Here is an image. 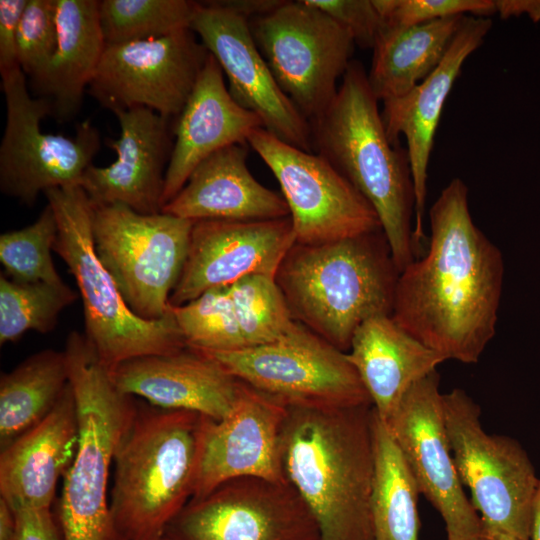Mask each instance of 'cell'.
<instances>
[{
  "instance_id": "cell-1",
  "label": "cell",
  "mask_w": 540,
  "mask_h": 540,
  "mask_svg": "<svg viewBox=\"0 0 540 540\" xmlns=\"http://www.w3.org/2000/svg\"><path fill=\"white\" fill-rule=\"evenodd\" d=\"M427 252L399 275L391 317L446 360L478 362L496 332L504 261L475 225L459 178L429 212Z\"/></svg>"
},
{
  "instance_id": "cell-2",
  "label": "cell",
  "mask_w": 540,
  "mask_h": 540,
  "mask_svg": "<svg viewBox=\"0 0 540 540\" xmlns=\"http://www.w3.org/2000/svg\"><path fill=\"white\" fill-rule=\"evenodd\" d=\"M372 411V404L288 407L284 474L312 512L320 540H374Z\"/></svg>"
},
{
  "instance_id": "cell-3",
  "label": "cell",
  "mask_w": 540,
  "mask_h": 540,
  "mask_svg": "<svg viewBox=\"0 0 540 540\" xmlns=\"http://www.w3.org/2000/svg\"><path fill=\"white\" fill-rule=\"evenodd\" d=\"M399 275L379 229L323 244L295 243L275 280L293 319L347 353L365 321L392 315Z\"/></svg>"
},
{
  "instance_id": "cell-4",
  "label": "cell",
  "mask_w": 540,
  "mask_h": 540,
  "mask_svg": "<svg viewBox=\"0 0 540 540\" xmlns=\"http://www.w3.org/2000/svg\"><path fill=\"white\" fill-rule=\"evenodd\" d=\"M363 65L353 60L328 108L311 122L313 147L375 210L401 272L417 258L415 192L406 149L389 140Z\"/></svg>"
},
{
  "instance_id": "cell-5",
  "label": "cell",
  "mask_w": 540,
  "mask_h": 540,
  "mask_svg": "<svg viewBox=\"0 0 540 540\" xmlns=\"http://www.w3.org/2000/svg\"><path fill=\"white\" fill-rule=\"evenodd\" d=\"M202 415L137 409L114 458L110 513L121 540H162L193 495Z\"/></svg>"
},
{
  "instance_id": "cell-6",
  "label": "cell",
  "mask_w": 540,
  "mask_h": 540,
  "mask_svg": "<svg viewBox=\"0 0 540 540\" xmlns=\"http://www.w3.org/2000/svg\"><path fill=\"white\" fill-rule=\"evenodd\" d=\"M77 412L75 455L58 508L62 540H121L108 503V479L118 447L137 412L114 384L84 334L71 332L64 349Z\"/></svg>"
},
{
  "instance_id": "cell-7",
  "label": "cell",
  "mask_w": 540,
  "mask_h": 540,
  "mask_svg": "<svg viewBox=\"0 0 540 540\" xmlns=\"http://www.w3.org/2000/svg\"><path fill=\"white\" fill-rule=\"evenodd\" d=\"M44 195L58 225L54 245L73 275L83 304L84 336L110 370L127 360L170 354L187 347L170 311L156 320L136 315L99 259L93 240V207L79 185Z\"/></svg>"
},
{
  "instance_id": "cell-8",
  "label": "cell",
  "mask_w": 540,
  "mask_h": 540,
  "mask_svg": "<svg viewBox=\"0 0 540 540\" xmlns=\"http://www.w3.org/2000/svg\"><path fill=\"white\" fill-rule=\"evenodd\" d=\"M452 456L483 531L530 540L539 484L533 464L518 441L485 432L480 407L462 389L442 396Z\"/></svg>"
},
{
  "instance_id": "cell-9",
  "label": "cell",
  "mask_w": 540,
  "mask_h": 540,
  "mask_svg": "<svg viewBox=\"0 0 540 540\" xmlns=\"http://www.w3.org/2000/svg\"><path fill=\"white\" fill-rule=\"evenodd\" d=\"M92 207L96 253L129 308L147 320L167 315L194 222L164 212L141 214L118 203Z\"/></svg>"
},
{
  "instance_id": "cell-10",
  "label": "cell",
  "mask_w": 540,
  "mask_h": 540,
  "mask_svg": "<svg viewBox=\"0 0 540 540\" xmlns=\"http://www.w3.org/2000/svg\"><path fill=\"white\" fill-rule=\"evenodd\" d=\"M198 351L237 380L286 407L329 409L372 404L347 354L297 321L268 344L234 351Z\"/></svg>"
},
{
  "instance_id": "cell-11",
  "label": "cell",
  "mask_w": 540,
  "mask_h": 540,
  "mask_svg": "<svg viewBox=\"0 0 540 540\" xmlns=\"http://www.w3.org/2000/svg\"><path fill=\"white\" fill-rule=\"evenodd\" d=\"M249 25L279 87L310 123L317 119L353 61L350 32L307 0L282 1Z\"/></svg>"
},
{
  "instance_id": "cell-12",
  "label": "cell",
  "mask_w": 540,
  "mask_h": 540,
  "mask_svg": "<svg viewBox=\"0 0 540 540\" xmlns=\"http://www.w3.org/2000/svg\"><path fill=\"white\" fill-rule=\"evenodd\" d=\"M6 123L0 145V189L21 204L32 206L52 188L80 185L100 150L98 130L88 121L76 135L43 132L41 121L52 114L44 97L33 98L20 68L1 75Z\"/></svg>"
},
{
  "instance_id": "cell-13",
  "label": "cell",
  "mask_w": 540,
  "mask_h": 540,
  "mask_svg": "<svg viewBox=\"0 0 540 540\" xmlns=\"http://www.w3.org/2000/svg\"><path fill=\"white\" fill-rule=\"evenodd\" d=\"M246 142L280 185L295 243L323 244L381 229L369 202L320 154L286 143L263 127Z\"/></svg>"
},
{
  "instance_id": "cell-14",
  "label": "cell",
  "mask_w": 540,
  "mask_h": 540,
  "mask_svg": "<svg viewBox=\"0 0 540 540\" xmlns=\"http://www.w3.org/2000/svg\"><path fill=\"white\" fill-rule=\"evenodd\" d=\"M209 55L190 28L156 39L106 45L87 90L112 112L145 107L175 119Z\"/></svg>"
},
{
  "instance_id": "cell-15",
  "label": "cell",
  "mask_w": 540,
  "mask_h": 540,
  "mask_svg": "<svg viewBox=\"0 0 540 540\" xmlns=\"http://www.w3.org/2000/svg\"><path fill=\"white\" fill-rule=\"evenodd\" d=\"M166 535L177 540H320L312 512L288 480L251 476L190 499Z\"/></svg>"
},
{
  "instance_id": "cell-16",
  "label": "cell",
  "mask_w": 540,
  "mask_h": 540,
  "mask_svg": "<svg viewBox=\"0 0 540 540\" xmlns=\"http://www.w3.org/2000/svg\"><path fill=\"white\" fill-rule=\"evenodd\" d=\"M439 385L437 370L417 381L386 424L420 493L440 513L447 540H473L483 533V524L452 456Z\"/></svg>"
},
{
  "instance_id": "cell-17",
  "label": "cell",
  "mask_w": 540,
  "mask_h": 540,
  "mask_svg": "<svg viewBox=\"0 0 540 540\" xmlns=\"http://www.w3.org/2000/svg\"><path fill=\"white\" fill-rule=\"evenodd\" d=\"M190 29L217 60L228 91L263 128L299 149L312 152L311 123L276 82L243 15L216 1L199 3Z\"/></svg>"
},
{
  "instance_id": "cell-18",
  "label": "cell",
  "mask_w": 540,
  "mask_h": 540,
  "mask_svg": "<svg viewBox=\"0 0 540 540\" xmlns=\"http://www.w3.org/2000/svg\"><path fill=\"white\" fill-rule=\"evenodd\" d=\"M288 407L240 381L236 403L224 419L202 416L199 458L191 499L239 477L287 481L282 434Z\"/></svg>"
},
{
  "instance_id": "cell-19",
  "label": "cell",
  "mask_w": 540,
  "mask_h": 540,
  "mask_svg": "<svg viewBox=\"0 0 540 540\" xmlns=\"http://www.w3.org/2000/svg\"><path fill=\"white\" fill-rule=\"evenodd\" d=\"M294 244L290 216L259 221H196L170 304L183 305L209 289L229 286L249 275L275 277Z\"/></svg>"
},
{
  "instance_id": "cell-20",
  "label": "cell",
  "mask_w": 540,
  "mask_h": 540,
  "mask_svg": "<svg viewBox=\"0 0 540 540\" xmlns=\"http://www.w3.org/2000/svg\"><path fill=\"white\" fill-rule=\"evenodd\" d=\"M113 113L120 136L107 139L106 144L117 158L106 167L91 164L79 186L92 206L118 203L141 214L160 213L174 144L170 119L145 107Z\"/></svg>"
},
{
  "instance_id": "cell-21",
  "label": "cell",
  "mask_w": 540,
  "mask_h": 540,
  "mask_svg": "<svg viewBox=\"0 0 540 540\" xmlns=\"http://www.w3.org/2000/svg\"><path fill=\"white\" fill-rule=\"evenodd\" d=\"M491 27L492 21L486 17L465 16L438 67L407 94L383 102L381 115L389 140L398 145L403 135L407 143L415 192L417 252L424 237L428 165L442 110L465 60L483 43Z\"/></svg>"
},
{
  "instance_id": "cell-22",
  "label": "cell",
  "mask_w": 540,
  "mask_h": 540,
  "mask_svg": "<svg viewBox=\"0 0 540 540\" xmlns=\"http://www.w3.org/2000/svg\"><path fill=\"white\" fill-rule=\"evenodd\" d=\"M115 386L152 406L185 410L219 421L232 411L240 381L204 353L186 347L127 360L110 369Z\"/></svg>"
},
{
  "instance_id": "cell-23",
  "label": "cell",
  "mask_w": 540,
  "mask_h": 540,
  "mask_svg": "<svg viewBox=\"0 0 540 540\" xmlns=\"http://www.w3.org/2000/svg\"><path fill=\"white\" fill-rule=\"evenodd\" d=\"M260 127L263 125L258 116L232 98L224 73L210 54L189 99L175 118L163 206L178 194L203 160L226 146L247 143L250 133Z\"/></svg>"
},
{
  "instance_id": "cell-24",
  "label": "cell",
  "mask_w": 540,
  "mask_h": 540,
  "mask_svg": "<svg viewBox=\"0 0 540 540\" xmlns=\"http://www.w3.org/2000/svg\"><path fill=\"white\" fill-rule=\"evenodd\" d=\"M78 438L70 382L49 414L2 448L0 498L12 510L51 507L58 479L73 461Z\"/></svg>"
},
{
  "instance_id": "cell-25",
  "label": "cell",
  "mask_w": 540,
  "mask_h": 540,
  "mask_svg": "<svg viewBox=\"0 0 540 540\" xmlns=\"http://www.w3.org/2000/svg\"><path fill=\"white\" fill-rule=\"evenodd\" d=\"M245 143L203 160L162 212L190 220L259 221L289 217L282 195L259 183L247 166Z\"/></svg>"
},
{
  "instance_id": "cell-26",
  "label": "cell",
  "mask_w": 540,
  "mask_h": 540,
  "mask_svg": "<svg viewBox=\"0 0 540 540\" xmlns=\"http://www.w3.org/2000/svg\"><path fill=\"white\" fill-rule=\"evenodd\" d=\"M346 354L375 412L385 422L407 391L446 360L404 330L391 315L365 321L355 331Z\"/></svg>"
},
{
  "instance_id": "cell-27",
  "label": "cell",
  "mask_w": 540,
  "mask_h": 540,
  "mask_svg": "<svg viewBox=\"0 0 540 540\" xmlns=\"http://www.w3.org/2000/svg\"><path fill=\"white\" fill-rule=\"evenodd\" d=\"M57 48L35 87L58 120H69L80 109L100 64L106 43L97 0H56Z\"/></svg>"
},
{
  "instance_id": "cell-28",
  "label": "cell",
  "mask_w": 540,
  "mask_h": 540,
  "mask_svg": "<svg viewBox=\"0 0 540 540\" xmlns=\"http://www.w3.org/2000/svg\"><path fill=\"white\" fill-rule=\"evenodd\" d=\"M466 15L413 26L385 24L373 47L367 79L378 101L399 98L441 63Z\"/></svg>"
},
{
  "instance_id": "cell-29",
  "label": "cell",
  "mask_w": 540,
  "mask_h": 540,
  "mask_svg": "<svg viewBox=\"0 0 540 540\" xmlns=\"http://www.w3.org/2000/svg\"><path fill=\"white\" fill-rule=\"evenodd\" d=\"M374 472L371 518L374 540H418L420 493L387 424L372 411Z\"/></svg>"
},
{
  "instance_id": "cell-30",
  "label": "cell",
  "mask_w": 540,
  "mask_h": 540,
  "mask_svg": "<svg viewBox=\"0 0 540 540\" xmlns=\"http://www.w3.org/2000/svg\"><path fill=\"white\" fill-rule=\"evenodd\" d=\"M69 383L64 350H41L0 379L1 449L42 421Z\"/></svg>"
},
{
  "instance_id": "cell-31",
  "label": "cell",
  "mask_w": 540,
  "mask_h": 540,
  "mask_svg": "<svg viewBox=\"0 0 540 540\" xmlns=\"http://www.w3.org/2000/svg\"><path fill=\"white\" fill-rule=\"evenodd\" d=\"M199 2L101 0L99 20L106 45L156 39L191 27Z\"/></svg>"
},
{
  "instance_id": "cell-32",
  "label": "cell",
  "mask_w": 540,
  "mask_h": 540,
  "mask_svg": "<svg viewBox=\"0 0 540 540\" xmlns=\"http://www.w3.org/2000/svg\"><path fill=\"white\" fill-rule=\"evenodd\" d=\"M78 298L65 282L21 283L0 276V344L16 342L27 331L45 334L60 313Z\"/></svg>"
},
{
  "instance_id": "cell-33",
  "label": "cell",
  "mask_w": 540,
  "mask_h": 540,
  "mask_svg": "<svg viewBox=\"0 0 540 540\" xmlns=\"http://www.w3.org/2000/svg\"><path fill=\"white\" fill-rule=\"evenodd\" d=\"M229 292L247 347L276 341L295 322L275 277L249 275L229 285Z\"/></svg>"
},
{
  "instance_id": "cell-34",
  "label": "cell",
  "mask_w": 540,
  "mask_h": 540,
  "mask_svg": "<svg viewBox=\"0 0 540 540\" xmlns=\"http://www.w3.org/2000/svg\"><path fill=\"white\" fill-rule=\"evenodd\" d=\"M171 312L188 347L202 351L247 348L241 333L229 286L209 289Z\"/></svg>"
},
{
  "instance_id": "cell-35",
  "label": "cell",
  "mask_w": 540,
  "mask_h": 540,
  "mask_svg": "<svg viewBox=\"0 0 540 540\" xmlns=\"http://www.w3.org/2000/svg\"><path fill=\"white\" fill-rule=\"evenodd\" d=\"M57 234V220L48 203L32 224L1 234L0 261L9 278L21 283H63L52 258Z\"/></svg>"
},
{
  "instance_id": "cell-36",
  "label": "cell",
  "mask_w": 540,
  "mask_h": 540,
  "mask_svg": "<svg viewBox=\"0 0 540 540\" xmlns=\"http://www.w3.org/2000/svg\"><path fill=\"white\" fill-rule=\"evenodd\" d=\"M57 41L56 0H28L18 29L17 57L34 87L42 80Z\"/></svg>"
},
{
  "instance_id": "cell-37",
  "label": "cell",
  "mask_w": 540,
  "mask_h": 540,
  "mask_svg": "<svg viewBox=\"0 0 540 540\" xmlns=\"http://www.w3.org/2000/svg\"><path fill=\"white\" fill-rule=\"evenodd\" d=\"M384 20L392 26H413L453 16L486 17L495 12L493 0H373Z\"/></svg>"
},
{
  "instance_id": "cell-38",
  "label": "cell",
  "mask_w": 540,
  "mask_h": 540,
  "mask_svg": "<svg viewBox=\"0 0 540 540\" xmlns=\"http://www.w3.org/2000/svg\"><path fill=\"white\" fill-rule=\"evenodd\" d=\"M321 9L353 37L355 44L373 49L385 23L373 0H307Z\"/></svg>"
},
{
  "instance_id": "cell-39",
  "label": "cell",
  "mask_w": 540,
  "mask_h": 540,
  "mask_svg": "<svg viewBox=\"0 0 540 540\" xmlns=\"http://www.w3.org/2000/svg\"><path fill=\"white\" fill-rule=\"evenodd\" d=\"M28 0L0 1V74L19 67L17 35L21 17Z\"/></svg>"
},
{
  "instance_id": "cell-40",
  "label": "cell",
  "mask_w": 540,
  "mask_h": 540,
  "mask_svg": "<svg viewBox=\"0 0 540 540\" xmlns=\"http://www.w3.org/2000/svg\"><path fill=\"white\" fill-rule=\"evenodd\" d=\"M15 529L11 540H62L51 507L13 510Z\"/></svg>"
},
{
  "instance_id": "cell-41",
  "label": "cell",
  "mask_w": 540,
  "mask_h": 540,
  "mask_svg": "<svg viewBox=\"0 0 540 540\" xmlns=\"http://www.w3.org/2000/svg\"><path fill=\"white\" fill-rule=\"evenodd\" d=\"M495 12L502 19L527 15L534 23L540 22V0H493Z\"/></svg>"
},
{
  "instance_id": "cell-42",
  "label": "cell",
  "mask_w": 540,
  "mask_h": 540,
  "mask_svg": "<svg viewBox=\"0 0 540 540\" xmlns=\"http://www.w3.org/2000/svg\"><path fill=\"white\" fill-rule=\"evenodd\" d=\"M216 2L243 15L248 20L265 15L282 3L280 0H227Z\"/></svg>"
},
{
  "instance_id": "cell-43",
  "label": "cell",
  "mask_w": 540,
  "mask_h": 540,
  "mask_svg": "<svg viewBox=\"0 0 540 540\" xmlns=\"http://www.w3.org/2000/svg\"><path fill=\"white\" fill-rule=\"evenodd\" d=\"M14 529V512L10 506L0 498V540H11Z\"/></svg>"
},
{
  "instance_id": "cell-44",
  "label": "cell",
  "mask_w": 540,
  "mask_h": 540,
  "mask_svg": "<svg viewBox=\"0 0 540 540\" xmlns=\"http://www.w3.org/2000/svg\"><path fill=\"white\" fill-rule=\"evenodd\" d=\"M530 540H540V477L533 505Z\"/></svg>"
},
{
  "instance_id": "cell-45",
  "label": "cell",
  "mask_w": 540,
  "mask_h": 540,
  "mask_svg": "<svg viewBox=\"0 0 540 540\" xmlns=\"http://www.w3.org/2000/svg\"><path fill=\"white\" fill-rule=\"evenodd\" d=\"M473 540H518V539L513 538L511 536H507V535L491 534V533H487L483 531V533L480 536H478L477 538Z\"/></svg>"
},
{
  "instance_id": "cell-46",
  "label": "cell",
  "mask_w": 540,
  "mask_h": 540,
  "mask_svg": "<svg viewBox=\"0 0 540 540\" xmlns=\"http://www.w3.org/2000/svg\"><path fill=\"white\" fill-rule=\"evenodd\" d=\"M162 540H177V539L166 535Z\"/></svg>"
}]
</instances>
